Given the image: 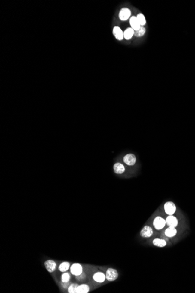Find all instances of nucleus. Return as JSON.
<instances>
[{
  "mask_svg": "<svg viewBox=\"0 0 195 293\" xmlns=\"http://www.w3.org/2000/svg\"><path fill=\"white\" fill-rule=\"evenodd\" d=\"M106 279V274L101 272H96L93 275V280L97 283H103Z\"/></svg>",
  "mask_w": 195,
  "mask_h": 293,
  "instance_id": "10",
  "label": "nucleus"
},
{
  "mask_svg": "<svg viewBox=\"0 0 195 293\" xmlns=\"http://www.w3.org/2000/svg\"><path fill=\"white\" fill-rule=\"evenodd\" d=\"M177 233V230L175 227L169 226L165 231V234L166 236L172 238L175 236Z\"/></svg>",
  "mask_w": 195,
  "mask_h": 293,
  "instance_id": "16",
  "label": "nucleus"
},
{
  "mask_svg": "<svg viewBox=\"0 0 195 293\" xmlns=\"http://www.w3.org/2000/svg\"><path fill=\"white\" fill-rule=\"evenodd\" d=\"M153 243L154 246L160 248H163L166 245V242L165 240L162 239H159V238L154 239L153 241Z\"/></svg>",
  "mask_w": 195,
  "mask_h": 293,
  "instance_id": "17",
  "label": "nucleus"
},
{
  "mask_svg": "<svg viewBox=\"0 0 195 293\" xmlns=\"http://www.w3.org/2000/svg\"><path fill=\"white\" fill-rule=\"evenodd\" d=\"M113 34L114 38L118 41H122L124 38L123 31L118 26H115L113 27Z\"/></svg>",
  "mask_w": 195,
  "mask_h": 293,
  "instance_id": "9",
  "label": "nucleus"
},
{
  "mask_svg": "<svg viewBox=\"0 0 195 293\" xmlns=\"http://www.w3.org/2000/svg\"><path fill=\"white\" fill-rule=\"evenodd\" d=\"M164 210L166 214L169 215H172L176 211V207L174 202L168 201L165 204Z\"/></svg>",
  "mask_w": 195,
  "mask_h": 293,
  "instance_id": "5",
  "label": "nucleus"
},
{
  "mask_svg": "<svg viewBox=\"0 0 195 293\" xmlns=\"http://www.w3.org/2000/svg\"><path fill=\"white\" fill-rule=\"evenodd\" d=\"M105 274L106 280L109 282H113L116 280L119 276L117 271L113 268L108 269Z\"/></svg>",
  "mask_w": 195,
  "mask_h": 293,
  "instance_id": "1",
  "label": "nucleus"
},
{
  "mask_svg": "<svg viewBox=\"0 0 195 293\" xmlns=\"http://www.w3.org/2000/svg\"><path fill=\"white\" fill-rule=\"evenodd\" d=\"M78 286V284L75 283H72L70 286L69 287L68 289V293H76V290L77 287Z\"/></svg>",
  "mask_w": 195,
  "mask_h": 293,
  "instance_id": "22",
  "label": "nucleus"
},
{
  "mask_svg": "<svg viewBox=\"0 0 195 293\" xmlns=\"http://www.w3.org/2000/svg\"><path fill=\"white\" fill-rule=\"evenodd\" d=\"M134 35V30L131 27L127 28L124 30V31H123L124 38L126 40L130 39Z\"/></svg>",
  "mask_w": 195,
  "mask_h": 293,
  "instance_id": "14",
  "label": "nucleus"
},
{
  "mask_svg": "<svg viewBox=\"0 0 195 293\" xmlns=\"http://www.w3.org/2000/svg\"><path fill=\"white\" fill-rule=\"evenodd\" d=\"M71 279V275L68 272H64L62 275V282H69Z\"/></svg>",
  "mask_w": 195,
  "mask_h": 293,
  "instance_id": "21",
  "label": "nucleus"
},
{
  "mask_svg": "<svg viewBox=\"0 0 195 293\" xmlns=\"http://www.w3.org/2000/svg\"><path fill=\"white\" fill-rule=\"evenodd\" d=\"M166 220L161 217H157L155 218L153 221L154 228L157 230H160L164 228L166 225Z\"/></svg>",
  "mask_w": 195,
  "mask_h": 293,
  "instance_id": "3",
  "label": "nucleus"
},
{
  "mask_svg": "<svg viewBox=\"0 0 195 293\" xmlns=\"http://www.w3.org/2000/svg\"><path fill=\"white\" fill-rule=\"evenodd\" d=\"M70 268V263L68 262H64L59 266V270L61 272L64 273L67 272Z\"/></svg>",
  "mask_w": 195,
  "mask_h": 293,
  "instance_id": "18",
  "label": "nucleus"
},
{
  "mask_svg": "<svg viewBox=\"0 0 195 293\" xmlns=\"http://www.w3.org/2000/svg\"><path fill=\"white\" fill-rule=\"evenodd\" d=\"M44 266L49 273H53L57 268V263L53 260H47L44 262Z\"/></svg>",
  "mask_w": 195,
  "mask_h": 293,
  "instance_id": "7",
  "label": "nucleus"
},
{
  "mask_svg": "<svg viewBox=\"0 0 195 293\" xmlns=\"http://www.w3.org/2000/svg\"><path fill=\"white\" fill-rule=\"evenodd\" d=\"M131 17V10L127 8V7H124L122 8L119 13V19L122 21L129 20Z\"/></svg>",
  "mask_w": 195,
  "mask_h": 293,
  "instance_id": "2",
  "label": "nucleus"
},
{
  "mask_svg": "<svg viewBox=\"0 0 195 293\" xmlns=\"http://www.w3.org/2000/svg\"><path fill=\"white\" fill-rule=\"evenodd\" d=\"M153 234V229L149 226H145L140 231V236L142 238H150Z\"/></svg>",
  "mask_w": 195,
  "mask_h": 293,
  "instance_id": "8",
  "label": "nucleus"
},
{
  "mask_svg": "<svg viewBox=\"0 0 195 293\" xmlns=\"http://www.w3.org/2000/svg\"><path fill=\"white\" fill-rule=\"evenodd\" d=\"M129 21H130V24L131 25V28L134 31L138 30L141 28L142 26L140 25L136 16H132L130 18Z\"/></svg>",
  "mask_w": 195,
  "mask_h": 293,
  "instance_id": "11",
  "label": "nucleus"
},
{
  "mask_svg": "<svg viewBox=\"0 0 195 293\" xmlns=\"http://www.w3.org/2000/svg\"><path fill=\"white\" fill-rule=\"evenodd\" d=\"M113 170L116 174H121L125 172V167L121 163H116L113 166Z\"/></svg>",
  "mask_w": 195,
  "mask_h": 293,
  "instance_id": "13",
  "label": "nucleus"
},
{
  "mask_svg": "<svg viewBox=\"0 0 195 293\" xmlns=\"http://www.w3.org/2000/svg\"><path fill=\"white\" fill-rule=\"evenodd\" d=\"M85 278V274L84 273H83L82 274H81L79 276H76V279L78 280V281H81L83 280V279Z\"/></svg>",
  "mask_w": 195,
  "mask_h": 293,
  "instance_id": "24",
  "label": "nucleus"
},
{
  "mask_svg": "<svg viewBox=\"0 0 195 293\" xmlns=\"http://www.w3.org/2000/svg\"><path fill=\"white\" fill-rule=\"evenodd\" d=\"M70 269L71 273L75 276L80 275L83 272V267L80 263L72 264Z\"/></svg>",
  "mask_w": 195,
  "mask_h": 293,
  "instance_id": "4",
  "label": "nucleus"
},
{
  "mask_svg": "<svg viewBox=\"0 0 195 293\" xmlns=\"http://www.w3.org/2000/svg\"><path fill=\"white\" fill-rule=\"evenodd\" d=\"M166 223L167 225L169 226H172V227H176L178 224V219L172 215H169L166 219Z\"/></svg>",
  "mask_w": 195,
  "mask_h": 293,
  "instance_id": "12",
  "label": "nucleus"
},
{
  "mask_svg": "<svg viewBox=\"0 0 195 293\" xmlns=\"http://www.w3.org/2000/svg\"><path fill=\"white\" fill-rule=\"evenodd\" d=\"M145 28L144 26H141V28L138 30L134 31V36L136 37H142L144 36L145 33Z\"/></svg>",
  "mask_w": 195,
  "mask_h": 293,
  "instance_id": "20",
  "label": "nucleus"
},
{
  "mask_svg": "<svg viewBox=\"0 0 195 293\" xmlns=\"http://www.w3.org/2000/svg\"><path fill=\"white\" fill-rule=\"evenodd\" d=\"M90 291V287L85 284L79 285L76 290V293H88Z\"/></svg>",
  "mask_w": 195,
  "mask_h": 293,
  "instance_id": "15",
  "label": "nucleus"
},
{
  "mask_svg": "<svg viewBox=\"0 0 195 293\" xmlns=\"http://www.w3.org/2000/svg\"><path fill=\"white\" fill-rule=\"evenodd\" d=\"M136 17L139 20L140 25L142 26H144L146 23V20H145V16L142 13H139V14H137Z\"/></svg>",
  "mask_w": 195,
  "mask_h": 293,
  "instance_id": "19",
  "label": "nucleus"
},
{
  "mask_svg": "<svg viewBox=\"0 0 195 293\" xmlns=\"http://www.w3.org/2000/svg\"><path fill=\"white\" fill-rule=\"evenodd\" d=\"M71 284H72V283H70V282H62V287L64 288H69V287L70 286V285Z\"/></svg>",
  "mask_w": 195,
  "mask_h": 293,
  "instance_id": "23",
  "label": "nucleus"
},
{
  "mask_svg": "<svg viewBox=\"0 0 195 293\" xmlns=\"http://www.w3.org/2000/svg\"><path fill=\"white\" fill-rule=\"evenodd\" d=\"M123 162L128 166H133L136 162V157L133 154L129 153L124 156Z\"/></svg>",
  "mask_w": 195,
  "mask_h": 293,
  "instance_id": "6",
  "label": "nucleus"
}]
</instances>
